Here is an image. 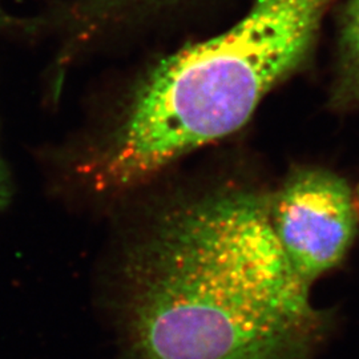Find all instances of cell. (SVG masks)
Instances as JSON below:
<instances>
[{
    "label": "cell",
    "instance_id": "obj_1",
    "mask_svg": "<svg viewBox=\"0 0 359 359\" xmlns=\"http://www.w3.org/2000/svg\"><path fill=\"white\" fill-rule=\"evenodd\" d=\"M116 257L126 359H314L332 318L310 297L271 222V191L224 177L168 191Z\"/></svg>",
    "mask_w": 359,
    "mask_h": 359
},
{
    "label": "cell",
    "instance_id": "obj_2",
    "mask_svg": "<svg viewBox=\"0 0 359 359\" xmlns=\"http://www.w3.org/2000/svg\"><path fill=\"white\" fill-rule=\"evenodd\" d=\"M332 1L257 0L226 32L163 60L115 127L75 161L77 188L96 201H117L244 127L304 59Z\"/></svg>",
    "mask_w": 359,
    "mask_h": 359
},
{
    "label": "cell",
    "instance_id": "obj_3",
    "mask_svg": "<svg viewBox=\"0 0 359 359\" xmlns=\"http://www.w3.org/2000/svg\"><path fill=\"white\" fill-rule=\"evenodd\" d=\"M355 194L330 169L297 167L271 191V222L290 265L311 286L348 256L358 231Z\"/></svg>",
    "mask_w": 359,
    "mask_h": 359
},
{
    "label": "cell",
    "instance_id": "obj_4",
    "mask_svg": "<svg viewBox=\"0 0 359 359\" xmlns=\"http://www.w3.org/2000/svg\"><path fill=\"white\" fill-rule=\"evenodd\" d=\"M133 0H79L75 19L81 36L86 32H92V28L97 26L105 16H108L118 7L132 3Z\"/></svg>",
    "mask_w": 359,
    "mask_h": 359
},
{
    "label": "cell",
    "instance_id": "obj_5",
    "mask_svg": "<svg viewBox=\"0 0 359 359\" xmlns=\"http://www.w3.org/2000/svg\"><path fill=\"white\" fill-rule=\"evenodd\" d=\"M345 43L359 76V0H351L345 18Z\"/></svg>",
    "mask_w": 359,
    "mask_h": 359
},
{
    "label": "cell",
    "instance_id": "obj_6",
    "mask_svg": "<svg viewBox=\"0 0 359 359\" xmlns=\"http://www.w3.org/2000/svg\"><path fill=\"white\" fill-rule=\"evenodd\" d=\"M11 180L8 170L0 157V212L8 205L11 200Z\"/></svg>",
    "mask_w": 359,
    "mask_h": 359
},
{
    "label": "cell",
    "instance_id": "obj_7",
    "mask_svg": "<svg viewBox=\"0 0 359 359\" xmlns=\"http://www.w3.org/2000/svg\"><path fill=\"white\" fill-rule=\"evenodd\" d=\"M355 194V204H357V210H358V216H359V185L358 188H357V192L354 193Z\"/></svg>",
    "mask_w": 359,
    "mask_h": 359
}]
</instances>
